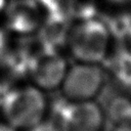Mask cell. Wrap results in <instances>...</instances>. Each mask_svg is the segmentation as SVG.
<instances>
[{
    "label": "cell",
    "instance_id": "obj_1",
    "mask_svg": "<svg viewBox=\"0 0 131 131\" xmlns=\"http://www.w3.org/2000/svg\"><path fill=\"white\" fill-rule=\"evenodd\" d=\"M45 92L32 83L13 84L0 100V117L18 131H29L48 117Z\"/></svg>",
    "mask_w": 131,
    "mask_h": 131
},
{
    "label": "cell",
    "instance_id": "obj_2",
    "mask_svg": "<svg viewBox=\"0 0 131 131\" xmlns=\"http://www.w3.org/2000/svg\"><path fill=\"white\" fill-rule=\"evenodd\" d=\"M112 41L113 38L103 20L95 17L72 25L67 47L78 62L100 64L111 52Z\"/></svg>",
    "mask_w": 131,
    "mask_h": 131
},
{
    "label": "cell",
    "instance_id": "obj_3",
    "mask_svg": "<svg viewBox=\"0 0 131 131\" xmlns=\"http://www.w3.org/2000/svg\"><path fill=\"white\" fill-rule=\"evenodd\" d=\"M47 118L61 131H102L106 122L103 107L95 99L70 101L62 96L49 103Z\"/></svg>",
    "mask_w": 131,
    "mask_h": 131
},
{
    "label": "cell",
    "instance_id": "obj_4",
    "mask_svg": "<svg viewBox=\"0 0 131 131\" xmlns=\"http://www.w3.org/2000/svg\"><path fill=\"white\" fill-rule=\"evenodd\" d=\"M105 71L97 63L77 62L68 68L59 87L61 96L70 101L94 100L104 89Z\"/></svg>",
    "mask_w": 131,
    "mask_h": 131
},
{
    "label": "cell",
    "instance_id": "obj_5",
    "mask_svg": "<svg viewBox=\"0 0 131 131\" xmlns=\"http://www.w3.org/2000/svg\"><path fill=\"white\" fill-rule=\"evenodd\" d=\"M68 61L60 51L40 48L34 55L28 78L44 92L59 89L68 71Z\"/></svg>",
    "mask_w": 131,
    "mask_h": 131
},
{
    "label": "cell",
    "instance_id": "obj_6",
    "mask_svg": "<svg viewBox=\"0 0 131 131\" xmlns=\"http://www.w3.org/2000/svg\"><path fill=\"white\" fill-rule=\"evenodd\" d=\"M3 13L5 29L18 37L36 35L43 21L37 0H7Z\"/></svg>",
    "mask_w": 131,
    "mask_h": 131
},
{
    "label": "cell",
    "instance_id": "obj_7",
    "mask_svg": "<svg viewBox=\"0 0 131 131\" xmlns=\"http://www.w3.org/2000/svg\"><path fill=\"white\" fill-rule=\"evenodd\" d=\"M103 69L121 91L131 92V51L125 46H119L111 51L104 59Z\"/></svg>",
    "mask_w": 131,
    "mask_h": 131
},
{
    "label": "cell",
    "instance_id": "obj_8",
    "mask_svg": "<svg viewBox=\"0 0 131 131\" xmlns=\"http://www.w3.org/2000/svg\"><path fill=\"white\" fill-rule=\"evenodd\" d=\"M71 20L66 17H45L36 33V38L42 48L61 51L67 47Z\"/></svg>",
    "mask_w": 131,
    "mask_h": 131
},
{
    "label": "cell",
    "instance_id": "obj_9",
    "mask_svg": "<svg viewBox=\"0 0 131 131\" xmlns=\"http://www.w3.org/2000/svg\"><path fill=\"white\" fill-rule=\"evenodd\" d=\"M101 19L107 27L113 40L124 45L131 33V9L129 7L116 8Z\"/></svg>",
    "mask_w": 131,
    "mask_h": 131
},
{
    "label": "cell",
    "instance_id": "obj_10",
    "mask_svg": "<svg viewBox=\"0 0 131 131\" xmlns=\"http://www.w3.org/2000/svg\"><path fill=\"white\" fill-rule=\"evenodd\" d=\"M106 121L114 125L131 121V97L123 91L112 95L103 106Z\"/></svg>",
    "mask_w": 131,
    "mask_h": 131
},
{
    "label": "cell",
    "instance_id": "obj_11",
    "mask_svg": "<svg viewBox=\"0 0 131 131\" xmlns=\"http://www.w3.org/2000/svg\"><path fill=\"white\" fill-rule=\"evenodd\" d=\"M67 14L71 21L98 17V0H66Z\"/></svg>",
    "mask_w": 131,
    "mask_h": 131
},
{
    "label": "cell",
    "instance_id": "obj_12",
    "mask_svg": "<svg viewBox=\"0 0 131 131\" xmlns=\"http://www.w3.org/2000/svg\"><path fill=\"white\" fill-rule=\"evenodd\" d=\"M11 34L4 28H0V57L7 51L12 43Z\"/></svg>",
    "mask_w": 131,
    "mask_h": 131
},
{
    "label": "cell",
    "instance_id": "obj_13",
    "mask_svg": "<svg viewBox=\"0 0 131 131\" xmlns=\"http://www.w3.org/2000/svg\"><path fill=\"white\" fill-rule=\"evenodd\" d=\"M29 131H61L60 128L49 118H46L44 121L39 123L37 126L32 128Z\"/></svg>",
    "mask_w": 131,
    "mask_h": 131
},
{
    "label": "cell",
    "instance_id": "obj_14",
    "mask_svg": "<svg viewBox=\"0 0 131 131\" xmlns=\"http://www.w3.org/2000/svg\"><path fill=\"white\" fill-rule=\"evenodd\" d=\"M115 8L120 7H129L131 6V0H103Z\"/></svg>",
    "mask_w": 131,
    "mask_h": 131
},
{
    "label": "cell",
    "instance_id": "obj_15",
    "mask_svg": "<svg viewBox=\"0 0 131 131\" xmlns=\"http://www.w3.org/2000/svg\"><path fill=\"white\" fill-rule=\"evenodd\" d=\"M111 131H131V121L119 125H114Z\"/></svg>",
    "mask_w": 131,
    "mask_h": 131
},
{
    "label": "cell",
    "instance_id": "obj_16",
    "mask_svg": "<svg viewBox=\"0 0 131 131\" xmlns=\"http://www.w3.org/2000/svg\"><path fill=\"white\" fill-rule=\"evenodd\" d=\"M0 131H18V130L1 119L0 120Z\"/></svg>",
    "mask_w": 131,
    "mask_h": 131
},
{
    "label": "cell",
    "instance_id": "obj_17",
    "mask_svg": "<svg viewBox=\"0 0 131 131\" xmlns=\"http://www.w3.org/2000/svg\"><path fill=\"white\" fill-rule=\"evenodd\" d=\"M6 3H7V0H0V14L3 13L5 6H6Z\"/></svg>",
    "mask_w": 131,
    "mask_h": 131
},
{
    "label": "cell",
    "instance_id": "obj_18",
    "mask_svg": "<svg viewBox=\"0 0 131 131\" xmlns=\"http://www.w3.org/2000/svg\"><path fill=\"white\" fill-rule=\"evenodd\" d=\"M130 51H131V33H130V35H129V37L127 38V40H126V42H125V44H124Z\"/></svg>",
    "mask_w": 131,
    "mask_h": 131
}]
</instances>
